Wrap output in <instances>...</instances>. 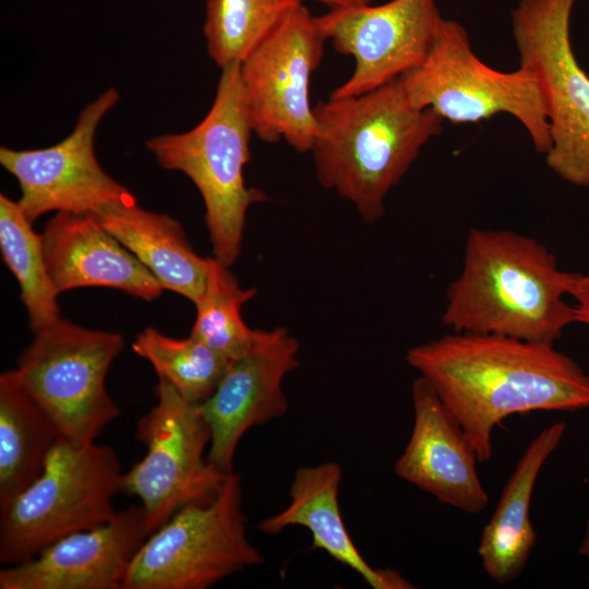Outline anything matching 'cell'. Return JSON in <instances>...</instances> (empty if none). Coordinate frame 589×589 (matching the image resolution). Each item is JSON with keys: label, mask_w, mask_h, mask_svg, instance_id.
<instances>
[{"label": "cell", "mask_w": 589, "mask_h": 589, "mask_svg": "<svg viewBox=\"0 0 589 589\" xmlns=\"http://www.w3.org/2000/svg\"><path fill=\"white\" fill-rule=\"evenodd\" d=\"M406 360L457 419L480 464L507 417L589 409V374L554 344L452 332L408 349Z\"/></svg>", "instance_id": "6da1fadb"}, {"label": "cell", "mask_w": 589, "mask_h": 589, "mask_svg": "<svg viewBox=\"0 0 589 589\" xmlns=\"http://www.w3.org/2000/svg\"><path fill=\"white\" fill-rule=\"evenodd\" d=\"M577 273L561 269L540 241L512 230L472 228L464 264L448 285L442 322L456 333L554 344L577 323L569 296Z\"/></svg>", "instance_id": "7a4b0ae2"}, {"label": "cell", "mask_w": 589, "mask_h": 589, "mask_svg": "<svg viewBox=\"0 0 589 589\" xmlns=\"http://www.w3.org/2000/svg\"><path fill=\"white\" fill-rule=\"evenodd\" d=\"M313 111L317 180L368 224L384 215L387 194L444 121L431 108L411 105L399 77L358 96L328 97Z\"/></svg>", "instance_id": "3957f363"}, {"label": "cell", "mask_w": 589, "mask_h": 589, "mask_svg": "<svg viewBox=\"0 0 589 589\" xmlns=\"http://www.w3.org/2000/svg\"><path fill=\"white\" fill-rule=\"evenodd\" d=\"M252 133L240 63H233L221 69L214 101L200 123L183 133L153 136L145 144L163 168L180 171L194 183L204 202L214 257L227 266L241 252L249 208L267 199L244 180Z\"/></svg>", "instance_id": "277c9868"}, {"label": "cell", "mask_w": 589, "mask_h": 589, "mask_svg": "<svg viewBox=\"0 0 589 589\" xmlns=\"http://www.w3.org/2000/svg\"><path fill=\"white\" fill-rule=\"evenodd\" d=\"M122 476L110 446L61 435L40 476L0 508V563L25 562L65 536L112 520Z\"/></svg>", "instance_id": "5b68a950"}, {"label": "cell", "mask_w": 589, "mask_h": 589, "mask_svg": "<svg viewBox=\"0 0 589 589\" xmlns=\"http://www.w3.org/2000/svg\"><path fill=\"white\" fill-rule=\"evenodd\" d=\"M399 79L417 108H431L455 124L507 113L525 128L538 153L545 155L550 148L546 104L536 74L521 65L504 72L484 63L455 20L443 19L424 60Z\"/></svg>", "instance_id": "8992f818"}, {"label": "cell", "mask_w": 589, "mask_h": 589, "mask_svg": "<svg viewBox=\"0 0 589 589\" xmlns=\"http://www.w3.org/2000/svg\"><path fill=\"white\" fill-rule=\"evenodd\" d=\"M241 478L177 510L135 553L121 589H207L264 557L247 537Z\"/></svg>", "instance_id": "52a82bcc"}, {"label": "cell", "mask_w": 589, "mask_h": 589, "mask_svg": "<svg viewBox=\"0 0 589 589\" xmlns=\"http://www.w3.org/2000/svg\"><path fill=\"white\" fill-rule=\"evenodd\" d=\"M123 345L118 333L60 317L34 332L14 370L64 437L92 443L120 414L106 376Z\"/></svg>", "instance_id": "ba28073f"}, {"label": "cell", "mask_w": 589, "mask_h": 589, "mask_svg": "<svg viewBox=\"0 0 589 589\" xmlns=\"http://www.w3.org/2000/svg\"><path fill=\"white\" fill-rule=\"evenodd\" d=\"M578 0H520L512 11L519 65L538 77L545 98L551 145L548 167L564 181L589 188V75L570 41Z\"/></svg>", "instance_id": "9c48e42d"}, {"label": "cell", "mask_w": 589, "mask_h": 589, "mask_svg": "<svg viewBox=\"0 0 589 589\" xmlns=\"http://www.w3.org/2000/svg\"><path fill=\"white\" fill-rule=\"evenodd\" d=\"M155 395L135 431L146 455L122 476V491L140 498L149 534L184 505L211 501L229 476L204 457L212 435L197 405L164 380Z\"/></svg>", "instance_id": "30bf717a"}, {"label": "cell", "mask_w": 589, "mask_h": 589, "mask_svg": "<svg viewBox=\"0 0 589 589\" xmlns=\"http://www.w3.org/2000/svg\"><path fill=\"white\" fill-rule=\"evenodd\" d=\"M111 87L80 112L73 131L59 143L37 149L0 147V164L19 182V204L33 223L50 213L101 214L136 202L131 191L111 178L95 155L103 118L119 101Z\"/></svg>", "instance_id": "8fae6325"}, {"label": "cell", "mask_w": 589, "mask_h": 589, "mask_svg": "<svg viewBox=\"0 0 589 589\" xmlns=\"http://www.w3.org/2000/svg\"><path fill=\"white\" fill-rule=\"evenodd\" d=\"M325 40L315 16L302 4L240 63L253 133L263 142L285 140L298 153L311 152L316 122L310 83Z\"/></svg>", "instance_id": "7c38bea8"}, {"label": "cell", "mask_w": 589, "mask_h": 589, "mask_svg": "<svg viewBox=\"0 0 589 589\" xmlns=\"http://www.w3.org/2000/svg\"><path fill=\"white\" fill-rule=\"evenodd\" d=\"M336 51L354 59L352 74L329 97L368 93L418 67L429 53L443 17L436 0L351 3L315 16Z\"/></svg>", "instance_id": "4fadbf2b"}, {"label": "cell", "mask_w": 589, "mask_h": 589, "mask_svg": "<svg viewBox=\"0 0 589 589\" xmlns=\"http://www.w3.org/2000/svg\"><path fill=\"white\" fill-rule=\"evenodd\" d=\"M299 342L285 327L255 329L248 351L230 362L214 394L197 408L211 429L208 461L225 474L247 431L288 410L285 376L299 366Z\"/></svg>", "instance_id": "5bb4252c"}, {"label": "cell", "mask_w": 589, "mask_h": 589, "mask_svg": "<svg viewBox=\"0 0 589 589\" xmlns=\"http://www.w3.org/2000/svg\"><path fill=\"white\" fill-rule=\"evenodd\" d=\"M149 536L142 505L109 522L65 536L34 557L0 569V589H121Z\"/></svg>", "instance_id": "9a60e30c"}, {"label": "cell", "mask_w": 589, "mask_h": 589, "mask_svg": "<svg viewBox=\"0 0 589 589\" xmlns=\"http://www.w3.org/2000/svg\"><path fill=\"white\" fill-rule=\"evenodd\" d=\"M413 425L394 471L440 503L476 515L489 503L477 452L464 429L420 375L411 385Z\"/></svg>", "instance_id": "2e32d148"}, {"label": "cell", "mask_w": 589, "mask_h": 589, "mask_svg": "<svg viewBox=\"0 0 589 589\" xmlns=\"http://www.w3.org/2000/svg\"><path fill=\"white\" fill-rule=\"evenodd\" d=\"M41 237L48 272L59 294L76 288L106 287L152 301L164 290L95 214L57 213L45 225Z\"/></svg>", "instance_id": "e0dca14e"}, {"label": "cell", "mask_w": 589, "mask_h": 589, "mask_svg": "<svg viewBox=\"0 0 589 589\" xmlns=\"http://www.w3.org/2000/svg\"><path fill=\"white\" fill-rule=\"evenodd\" d=\"M340 481L341 468L334 461L298 468L290 484L288 506L263 519L257 529L275 536L289 526H302L311 532L312 549L326 552L373 589L413 588L398 572L374 568L361 555L340 513Z\"/></svg>", "instance_id": "ac0fdd59"}, {"label": "cell", "mask_w": 589, "mask_h": 589, "mask_svg": "<svg viewBox=\"0 0 589 589\" xmlns=\"http://www.w3.org/2000/svg\"><path fill=\"white\" fill-rule=\"evenodd\" d=\"M565 431L566 423L558 421L533 437L482 529L478 555L484 573L497 585L516 580L527 566L537 539L530 518L532 493L541 468L558 447Z\"/></svg>", "instance_id": "d6986e66"}, {"label": "cell", "mask_w": 589, "mask_h": 589, "mask_svg": "<svg viewBox=\"0 0 589 589\" xmlns=\"http://www.w3.org/2000/svg\"><path fill=\"white\" fill-rule=\"evenodd\" d=\"M104 227L161 284L194 304L203 296L208 257L192 248L182 226L169 215L124 204L98 216Z\"/></svg>", "instance_id": "ffe728a7"}, {"label": "cell", "mask_w": 589, "mask_h": 589, "mask_svg": "<svg viewBox=\"0 0 589 589\" xmlns=\"http://www.w3.org/2000/svg\"><path fill=\"white\" fill-rule=\"evenodd\" d=\"M61 435L15 370L3 372L0 375V508L40 476Z\"/></svg>", "instance_id": "44dd1931"}, {"label": "cell", "mask_w": 589, "mask_h": 589, "mask_svg": "<svg viewBox=\"0 0 589 589\" xmlns=\"http://www.w3.org/2000/svg\"><path fill=\"white\" fill-rule=\"evenodd\" d=\"M0 250L19 283L31 329L60 318L59 293L48 272L41 233L35 232L19 202L4 194L0 195Z\"/></svg>", "instance_id": "7402d4cb"}, {"label": "cell", "mask_w": 589, "mask_h": 589, "mask_svg": "<svg viewBox=\"0 0 589 589\" xmlns=\"http://www.w3.org/2000/svg\"><path fill=\"white\" fill-rule=\"evenodd\" d=\"M300 5L301 0H206L208 56L220 69L241 63Z\"/></svg>", "instance_id": "603a6c76"}, {"label": "cell", "mask_w": 589, "mask_h": 589, "mask_svg": "<svg viewBox=\"0 0 589 589\" xmlns=\"http://www.w3.org/2000/svg\"><path fill=\"white\" fill-rule=\"evenodd\" d=\"M132 349L152 364L159 380L193 405L214 394L231 362L191 334L172 338L154 327L140 332Z\"/></svg>", "instance_id": "cb8c5ba5"}, {"label": "cell", "mask_w": 589, "mask_h": 589, "mask_svg": "<svg viewBox=\"0 0 589 589\" xmlns=\"http://www.w3.org/2000/svg\"><path fill=\"white\" fill-rule=\"evenodd\" d=\"M229 267L216 257H208L207 284L194 304L196 317L190 334L232 361L252 345L255 329L244 323L241 310L256 289L241 288Z\"/></svg>", "instance_id": "d4e9b609"}, {"label": "cell", "mask_w": 589, "mask_h": 589, "mask_svg": "<svg viewBox=\"0 0 589 589\" xmlns=\"http://www.w3.org/2000/svg\"><path fill=\"white\" fill-rule=\"evenodd\" d=\"M569 297L574 300L577 323L589 327V273L576 274Z\"/></svg>", "instance_id": "484cf974"}, {"label": "cell", "mask_w": 589, "mask_h": 589, "mask_svg": "<svg viewBox=\"0 0 589 589\" xmlns=\"http://www.w3.org/2000/svg\"><path fill=\"white\" fill-rule=\"evenodd\" d=\"M578 552L580 555L588 558L589 561V520L587 522L585 536L579 545ZM588 579H589V575H588Z\"/></svg>", "instance_id": "4316f807"}, {"label": "cell", "mask_w": 589, "mask_h": 589, "mask_svg": "<svg viewBox=\"0 0 589 589\" xmlns=\"http://www.w3.org/2000/svg\"><path fill=\"white\" fill-rule=\"evenodd\" d=\"M315 1L322 2L325 5H328L329 9L345 7V5L353 3L352 0H315Z\"/></svg>", "instance_id": "83f0119b"}, {"label": "cell", "mask_w": 589, "mask_h": 589, "mask_svg": "<svg viewBox=\"0 0 589 589\" xmlns=\"http://www.w3.org/2000/svg\"><path fill=\"white\" fill-rule=\"evenodd\" d=\"M357 4H369L372 0H352Z\"/></svg>", "instance_id": "f1b7e54d"}]
</instances>
